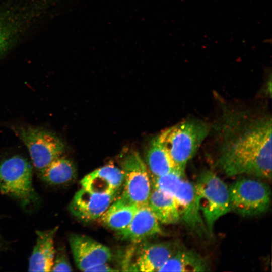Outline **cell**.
<instances>
[{
    "label": "cell",
    "mask_w": 272,
    "mask_h": 272,
    "mask_svg": "<svg viewBox=\"0 0 272 272\" xmlns=\"http://www.w3.org/2000/svg\"><path fill=\"white\" fill-rule=\"evenodd\" d=\"M271 116L267 111L223 104L211 125L217 166L228 176L271 178Z\"/></svg>",
    "instance_id": "1"
},
{
    "label": "cell",
    "mask_w": 272,
    "mask_h": 272,
    "mask_svg": "<svg viewBox=\"0 0 272 272\" xmlns=\"http://www.w3.org/2000/svg\"><path fill=\"white\" fill-rule=\"evenodd\" d=\"M56 1H2L0 60L50 21Z\"/></svg>",
    "instance_id": "2"
},
{
    "label": "cell",
    "mask_w": 272,
    "mask_h": 272,
    "mask_svg": "<svg viewBox=\"0 0 272 272\" xmlns=\"http://www.w3.org/2000/svg\"><path fill=\"white\" fill-rule=\"evenodd\" d=\"M211 125L202 120L187 118L163 131L160 139L177 171L185 174L187 163L210 134Z\"/></svg>",
    "instance_id": "3"
},
{
    "label": "cell",
    "mask_w": 272,
    "mask_h": 272,
    "mask_svg": "<svg viewBox=\"0 0 272 272\" xmlns=\"http://www.w3.org/2000/svg\"><path fill=\"white\" fill-rule=\"evenodd\" d=\"M151 186L172 195L177 203L180 220L190 231L203 236L209 234L198 208L194 184L185 174L175 170L163 176L150 178Z\"/></svg>",
    "instance_id": "4"
},
{
    "label": "cell",
    "mask_w": 272,
    "mask_h": 272,
    "mask_svg": "<svg viewBox=\"0 0 272 272\" xmlns=\"http://www.w3.org/2000/svg\"><path fill=\"white\" fill-rule=\"evenodd\" d=\"M194 185L199 209L212 235L216 221L231 211L229 187L209 170L202 172Z\"/></svg>",
    "instance_id": "5"
},
{
    "label": "cell",
    "mask_w": 272,
    "mask_h": 272,
    "mask_svg": "<svg viewBox=\"0 0 272 272\" xmlns=\"http://www.w3.org/2000/svg\"><path fill=\"white\" fill-rule=\"evenodd\" d=\"M32 167L25 158L16 155L0 162V192L27 207L34 203L37 195L32 182Z\"/></svg>",
    "instance_id": "6"
},
{
    "label": "cell",
    "mask_w": 272,
    "mask_h": 272,
    "mask_svg": "<svg viewBox=\"0 0 272 272\" xmlns=\"http://www.w3.org/2000/svg\"><path fill=\"white\" fill-rule=\"evenodd\" d=\"M230 210L242 216H257L267 211L271 203V190L266 183L242 178L229 187Z\"/></svg>",
    "instance_id": "7"
},
{
    "label": "cell",
    "mask_w": 272,
    "mask_h": 272,
    "mask_svg": "<svg viewBox=\"0 0 272 272\" xmlns=\"http://www.w3.org/2000/svg\"><path fill=\"white\" fill-rule=\"evenodd\" d=\"M13 130L28 149L33 166L40 172L61 156L65 146L54 132L30 126H14Z\"/></svg>",
    "instance_id": "8"
},
{
    "label": "cell",
    "mask_w": 272,
    "mask_h": 272,
    "mask_svg": "<svg viewBox=\"0 0 272 272\" xmlns=\"http://www.w3.org/2000/svg\"><path fill=\"white\" fill-rule=\"evenodd\" d=\"M121 164L124 180L123 191L119 197L138 206L147 204L151 183L142 157L137 151H129L123 157Z\"/></svg>",
    "instance_id": "9"
},
{
    "label": "cell",
    "mask_w": 272,
    "mask_h": 272,
    "mask_svg": "<svg viewBox=\"0 0 272 272\" xmlns=\"http://www.w3.org/2000/svg\"><path fill=\"white\" fill-rule=\"evenodd\" d=\"M69 242L76 265L81 271H86L97 264L107 263L112 258V253L108 247L88 236L72 234Z\"/></svg>",
    "instance_id": "10"
},
{
    "label": "cell",
    "mask_w": 272,
    "mask_h": 272,
    "mask_svg": "<svg viewBox=\"0 0 272 272\" xmlns=\"http://www.w3.org/2000/svg\"><path fill=\"white\" fill-rule=\"evenodd\" d=\"M118 194L94 192L82 187L75 194L69 209L78 219L91 221L100 218L117 198Z\"/></svg>",
    "instance_id": "11"
},
{
    "label": "cell",
    "mask_w": 272,
    "mask_h": 272,
    "mask_svg": "<svg viewBox=\"0 0 272 272\" xmlns=\"http://www.w3.org/2000/svg\"><path fill=\"white\" fill-rule=\"evenodd\" d=\"M123 239L139 243L162 232L157 219L147 204L139 206L128 225L118 231Z\"/></svg>",
    "instance_id": "12"
},
{
    "label": "cell",
    "mask_w": 272,
    "mask_h": 272,
    "mask_svg": "<svg viewBox=\"0 0 272 272\" xmlns=\"http://www.w3.org/2000/svg\"><path fill=\"white\" fill-rule=\"evenodd\" d=\"M123 180L121 169L108 164L88 174L81 180V184L82 188L94 192L118 193Z\"/></svg>",
    "instance_id": "13"
},
{
    "label": "cell",
    "mask_w": 272,
    "mask_h": 272,
    "mask_svg": "<svg viewBox=\"0 0 272 272\" xmlns=\"http://www.w3.org/2000/svg\"><path fill=\"white\" fill-rule=\"evenodd\" d=\"M58 227L36 231V244L29 260V271H51L55 254L54 239Z\"/></svg>",
    "instance_id": "14"
},
{
    "label": "cell",
    "mask_w": 272,
    "mask_h": 272,
    "mask_svg": "<svg viewBox=\"0 0 272 272\" xmlns=\"http://www.w3.org/2000/svg\"><path fill=\"white\" fill-rule=\"evenodd\" d=\"M179 245L172 241L146 243L139 252L134 270L159 271Z\"/></svg>",
    "instance_id": "15"
},
{
    "label": "cell",
    "mask_w": 272,
    "mask_h": 272,
    "mask_svg": "<svg viewBox=\"0 0 272 272\" xmlns=\"http://www.w3.org/2000/svg\"><path fill=\"white\" fill-rule=\"evenodd\" d=\"M147 205L157 219L164 224H173L180 220L177 203L170 194L151 186Z\"/></svg>",
    "instance_id": "16"
},
{
    "label": "cell",
    "mask_w": 272,
    "mask_h": 272,
    "mask_svg": "<svg viewBox=\"0 0 272 272\" xmlns=\"http://www.w3.org/2000/svg\"><path fill=\"white\" fill-rule=\"evenodd\" d=\"M146 165L150 178L163 176L176 170L159 135L151 142L146 155Z\"/></svg>",
    "instance_id": "17"
},
{
    "label": "cell",
    "mask_w": 272,
    "mask_h": 272,
    "mask_svg": "<svg viewBox=\"0 0 272 272\" xmlns=\"http://www.w3.org/2000/svg\"><path fill=\"white\" fill-rule=\"evenodd\" d=\"M206 261L198 253L179 245L159 271H205Z\"/></svg>",
    "instance_id": "18"
},
{
    "label": "cell",
    "mask_w": 272,
    "mask_h": 272,
    "mask_svg": "<svg viewBox=\"0 0 272 272\" xmlns=\"http://www.w3.org/2000/svg\"><path fill=\"white\" fill-rule=\"evenodd\" d=\"M139 206L126 202L119 197L100 217L102 223L109 228L120 231L131 222Z\"/></svg>",
    "instance_id": "19"
},
{
    "label": "cell",
    "mask_w": 272,
    "mask_h": 272,
    "mask_svg": "<svg viewBox=\"0 0 272 272\" xmlns=\"http://www.w3.org/2000/svg\"><path fill=\"white\" fill-rule=\"evenodd\" d=\"M74 163L69 159L59 157L39 172L40 177L46 183L53 185L69 183L76 177Z\"/></svg>",
    "instance_id": "20"
},
{
    "label": "cell",
    "mask_w": 272,
    "mask_h": 272,
    "mask_svg": "<svg viewBox=\"0 0 272 272\" xmlns=\"http://www.w3.org/2000/svg\"><path fill=\"white\" fill-rule=\"evenodd\" d=\"M73 271L72 267L63 248H58L55 251L53 264L51 271Z\"/></svg>",
    "instance_id": "21"
},
{
    "label": "cell",
    "mask_w": 272,
    "mask_h": 272,
    "mask_svg": "<svg viewBox=\"0 0 272 272\" xmlns=\"http://www.w3.org/2000/svg\"><path fill=\"white\" fill-rule=\"evenodd\" d=\"M118 271L110 267L107 263L97 264L87 269L86 271Z\"/></svg>",
    "instance_id": "22"
},
{
    "label": "cell",
    "mask_w": 272,
    "mask_h": 272,
    "mask_svg": "<svg viewBox=\"0 0 272 272\" xmlns=\"http://www.w3.org/2000/svg\"><path fill=\"white\" fill-rule=\"evenodd\" d=\"M1 244H2V243H1V238H0V245H1Z\"/></svg>",
    "instance_id": "23"
}]
</instances>
